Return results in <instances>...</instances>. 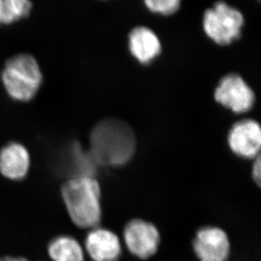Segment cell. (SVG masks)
<instances>
[{"mask_svg":"<svg viewBox=\"0 0 261 261\" xmlns=\"http://www.w3.org/2000/svg\"><path fill=\"white\" fill-rule=\"evenodd\" d=\"M136 148L134 130L117 118H107L94 126L89 152L96 165L120 167L130 161Z\"/></svg>","mask_w":261,"mask_h":261,"instance_id":"cell-1","label":"cell"},{"mask_svg":"<svg viewBox=\"0 0 261 261\" xmlns=\"http://www.w3.org/2000/svg\"><path fill=\"white\" fill-rule=\"evenodd\" d=\"M61 195L76 227L90 230L101 225L103 217L101 185L94 176L69 177L62 185Z\"/></svg>","mask_w":261,"mask_h":261,"instance_id":"cell-2","label":"cell"},{"mask_svg":"<svg viewBox=\"0 0 261 261\" xmlns=\"http://www.w3.org/2000/svg\"><path fill=\"white\" fill-rule=\"evenodd\" d=\"M1 82L10 98L27 102L38 93L43 74L37 59L22 53L6 60L1 72Z\"/></svg>","mask_w":261,"mask_h":261,"instance_id":"cell-3","label":"cell"},{"mask_svg":"<svg viewBox=\"0 0 261 261\" xmlns=\"http://www.w3.org/2000/svg\"><path fill=\"white\" fill-rule=\"evenodd\" d=\"M123 249L139 260H149L155 256L162 245V233L154 222L141 217H134L123 225Z\"/></svg>","mask_w":261,"mask_h":261,"instance_id":"cell-4","label":"cell"},{"mask_svg":"<svg viewBox=\"0 0 261 261\" xmlns=\"http://www.w3.org/2000/svg\"><path fill=\"white\" fill-rule=\"evenodd\" d=\"M244 17L242 13L224 2L215 4L204 13V32L219 44H227L239 37Z\"/></svg>","mask_w":261,"mask_h":261,"instance_id":"cell-5","label":"cell"},{"mask_svg":"<svg viewBox=\"0 0 261 261\" xmlns=\"http://www.w3.org/2000/svg\"><path fill=\"white\" fill-rule=\"evenodd\" d=\"M198 261H229L232 242L227 231L217 225H204L195 231L191 242Z\"/></svg>","mask_w":261,"mask_h":261,"instance_id":"cell-6","label":"cell"},{"mask_svg":"<svg viewBox=\"0 0 261 261\" xmlns=\"http://www.w3.org/2000/svg\"><path fill=\"white\" fill-rule=\"evenodd\" d=\"M84 250L91 261H119L123 254V243L114 230L100 225L88 230Z\"/></svg>","mask_w":261,"mask_h":261,"instance_id":"cell-7","label":"cell"},{"mask_svg":"<svg viewBox=\"0 0 261 261\" xmlns=\"http://www.w3.org/2000/svg\"><path fill=\"white\" fill-rule=\"evenodd\" d=\"M215 98L233 112L244 113L253 106L254 94L240 75L230 74L221 80L215 91Z\"/></svg>","mask_w":261,"mask_h":261,"instance_id":"cell-8","label":"cell"},{"mask_svg":"<svg viewBox=\"0 0 261 261\" xmlns=\"http://www.w3.org/2000/svg\"><path fill=\"white\" fill-rule=\"evenodd\" d=\"M228 143L232 151L239 156L256 158L261 145L259 123L252 119H244L235 123L228 135Z\"/></svg>","mask_w":261,"mask_h":261,"instance_id":"cell-9","label":"cell"},{"mask_svg":"<svg viewBox=\"0 0 261 261\" xmlns=\"http://www.w3.org/2000/svg\"><path fill=\"white\" fill-rule=\"evenodd\" d=\"M31 168V155L25 145L11 141L0 150V173L8 179L19 181L27 177Z\"/></svg>","mask_w":261,"mask_h":261,"instance_id":"cell-10","label":"cell"},{"mask_svg":"<svg viewBox=\"0 0 261 261\" xmlns=\"http://www.w3.org/2000/svg\"><path fill=\"white\" fill-rule=\"evenodd\" d=\"M128 44L131 54L144 64L153 60L161 52L160 40L145 27H137L131 31Z\"/></svg>","mask_w":261,"mask_h":261,"instance_id":"cell-11","label":"cell"},{"mask_svg":"<svg viewBox=\"0 0 261 261\" xmlns=\"http://www.w3.org/2000/svg\"><path fill=\"white\" fill-rule=\"evenodd\" d=\"M65 164L73 177L94 176L96 163L89 150H85L79 142H73L64 152Z\"/></svg>","mask_w":261,"mask_h":261,"instance_id":"cell-12","label":"cell"},{"mask_svg":"<svg viewBox=\"0 0 261 261\" xmlns=\"http://www.w3.org/2000/svg\"><path fill=\"white\" fill-rule=\"evenodd\" d=\"M48 254L53 261H85L84 247L74 237L62 235L50 242Z\"/></svg>","mask_w":261,"mask_h":261,"instance_id":"cell-13","label":"cell"},{"mask_svg":"<svg viewBox=\"0 0 261 261\" xmlns=\"http://www.w3.org/2000/svg\"><path fill=\"white\" fill-rule=\"evenodd\" d=\"M28 0H0V25H10L25 19L32 12Z\"/></svg>","mask_w":261,"mask_h":261,"instance_id":"cell-14","label":"cell"},{"mask_svg":"<svg viewBox=\"0 0 261 261\" xmlns=\"http://www.w3.org/2000/svg\"><path fill=\"white\" fill-rule=\"evenodd\" d=\"M145 5L151 11L168 15L179 8L180 2L178 0H147Z\"/></svg>","mask_w":261,"mask_h":261,"instance_id":"cell-15","label":"cell"},{"mask_svg":"<svg viewBox=\"0 0 261 261\" xmlns=\"http://www.w3.org/2000/svg\"><path fill=\"white\" fill-rule=\"evenodd\" d=\"M252 177L258 187L261 186V161L259 155H257L252 167Z\"/></svg>","mask_w":261,"mask_h":261,"instance_id":"cell-16","label":"cell"},{"mask_svg":"<svg viewBox=\"0 0 261 261\" xmlns=\"http://www.w3.org/2000/svg\"><path fill=\"white\" fill-rule=\"evenodd\" d=\"M0 261H28V259L22 257H12L7 256L4 257L2 259H0Z\"/></svg>","mask_w":261,"mask_h":261,"instance_id":"cell-17","label":"cell"}]
</instances>
